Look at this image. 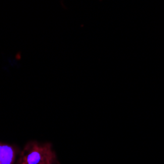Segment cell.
<instances>
[{
	"mask_svg": "<svg viewBox=\"0 0 164 164\" xmlns=\"http://www.w3.org/2000/svg\"><path fill=\"white\" fill-rule=\"evenodd\" d=\"M56 154L49 144L29 143L21 153L18 164H55Z\"/></svg>",
	"mask_w": 164,
	"mask_h": 164,
	"instance_id": "cell-1",
	"label": "cell"
},
{
	"mask_svg": "<svg viewBox=\"0 0 164 164\" xmlns=\"http://www.w3.org/2000/svg\"><path fill=\"white\" fill-rule=\"evenodd\" d=\"M17 152L16 147L0 143V164H14Z\"/></svg>",
	"mask_w": 164,
	"mask_h": 164,
	"instance_id": "cell-2",
	"label": "cell"
}]
</instances>
